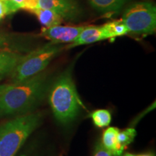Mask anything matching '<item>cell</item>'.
I'll use <instances>...</instances> for the list:
<instances>
[{"mask_svg":"<svg viewBox=\"0 0 156 156\" xmlns=\"http://www.w3.org/2000/svg\"><path fill=\"white\" fill-rule=\"evenodd\" d=\"M47 86V76L43 73L7 85L0 95V115L20 114L30 110L41 100Z\"/></svg>","mask_w":156,"mask_h":156,"instance_id":"cell-1","label":"cell"},{"mask_svg":"<svg viewBox=\"0 0 156 156\" xmlns=\"http://www.w3.org/2000/svg\"><path fill=\"white\" fill-rule=\"evenodd\" d=\"M49 103L58 122L67 123L73 120L83 106L75 83L69 73H64L50 89Z\"/></svg>","mask_w":156,"mask_h":156,"instance_id":"cell-2","label":"cell"},{"mask_svg":"<svg viewBox=\"0 0 156 156\" xmlns=\"http://www.w3.org/2000/svg\"><path fill=\"white\" fill-rule=\"evenodd\" d=\"M41 121L38 114L13 119L0 126V156H15Z\"/></svg>","mask_w":156,"mask_h":156,"instance_id":"cell-3","label":"cell"},{"mask_svg":"<svg viewBox=\"0 0 156 156\" xmlns=\"http://www.w3.org/2000/svg\"><path fill=\"white\" fill-rule=\"evenodd\" d=\"M59 44L51 42L21 56L11 73L13 83L25 80L42 73L51 59L62 49Z\"/></svg>","mask_w":156,"mask_h":156,"instance_id":"cell-4","label":"cell"},{"mask_svg":"<svg viewBox=\"0 0 156 156\" xmlns=\"http://www.w3.org/2000/svg\"><path fill=\"white\" fill-rule=\"evenodd\" d=\"M122 22L129 33L136 35H150L156 28V7L147 2H138L126 9Z\"/></svg>","mask_w":156,"mask_h":156,"instance_id":"cell-5","label":"cell"},{"mask_svg":"<svg viewBox=\"0 0 156 156\" xmlns=\"http://www.w3.org/2000/svg\"><path fill=\"white\" fill-rule=\"evenodd\" d=\"M84 28L83 26H62L58 25L41 29V35L54 44L73 43Z\"/></svg>","mask_w":156,"mask_h":156,"instance_id":"cell-6","label":"cell"},{"mask_svg":"<svg viewBox=\"0 0 156 156\" xmlns=\"http://www.w3.org/2000/svg\"><path fill=\"white\" fill-rule=\"evenodd\" d=\"M39 7L51 9L67 20L74 18L77 13L73 0H39Z\"/></svg>","mask_w":156,"mask_h":156,"instance_id":"cell-7","label":"cell"},{"mask_svg":"<svg viewBox=\"0 0 156 156\" xmlns=\"http://www.w3.org/2000/svg\"><path fill=\"white\" fill-rule=\"evenodd\" d=\"M105 39L108 38L103 26L84 27L77 38L69 45V48H73L80 45L93 44Z\"/></svg>","mask_w":156,"mask_h":156,"instance_id":"cell-8","label":"cell"},{"mask_svg":"<svg viewBox=\"0 0 156 156\" xmlns=\"http://www.w3.org/2000/svg\"><path fill=\"white\" fill-rule=\"evenodd\" d=\"M21 56L8 50H0V81L10 75Z\"/></svg>","mask_w":156,"mask_h":156,"instance_id":"cell-9","label":"cell"},{"mask_svg":"<svg viewBox=\"0 0 156 156\" xmlns=\"http://www.w3.org/2000/svg\"><path fill=\"white\" fill-rule=\"evenodd\" d=\"M119 129L116 127H108L103 133L102 145L106 149L110 151L112 155H120L122 152L120 151L117 142V134Z\"/></svg>","mask_w":156,"mask_h":156,"instance_id":"cell-10","label":"cell"},{"mask_svg":"<svg viewBox=\"0 0 156 156\" xmlns=\"http://www.w3.org/2000/svg\"><path fill=\"white\" fill-rule=\"evenodd\" d=\"M34 13L38 17L41 24L45 28L55 26L61 24L63 18L55 12L48 9H43L38 7L34 12Z\"/></svg>","mask_w":156,"mask_h":156,"instance_id":"cell-11","label":"cell"},{"mask_svg":"<svg viewBox=\"0 0 156 156\" xmlns=\"http://www.w3.org/2000/svg\"><path fill=\"white\" fill-rule=\"evenodd\" d=\"M90 5L101 12L108 13L120 10L126 0H88Z\"/></svg>","mask_w":156,"mask_h":156,"instance_id":"cell-12","label":"cell"},{"mask_svg":"<svg viewBox=\"0 0 156 156\" xmlns=\"http://www.w3.org/2000/svg\"><path fill=\"white\" fill-rule=\"evenodd\" d=\"M104 29L107 38H113L115 37L122 36L128 34V30L125 25L120 20H115L112 22L107 23L102 25Z\"/></svg>","mask_w":156,"mask_h":156,"instance_id":"cell-13","label":"cell"},{"mask_svg":"<svg viewBox=\"0 0 156 156\" xmlns=\"http://www.w3.org/2000/svg\"><path fill=\"white\" fill-rule=\"evenodd\" d=\"M136 134V130L133 128H127L123 131L119 132L117 134V142H118L120 151L122 153L126 146H128L133 141Z\"/></svg>","mask_w":156,"mask_h":156,"instance_id":"cell-14","label":"cell"},{"mask_svg":"<svg viewBox=\"0 0 156 156\" xmlns=\"http://www.w3.org/2000/svg\"><path fill=\"white\" fill-rule=\"evenodd\" d=\"M91 118L95 126L98 127H104L110 124L112 121V115L108 110L99 109L91 114Z\"/></svg>","mask_w":156,"mask_h":156,"instance_id":"cell-15","label":"cell"},{"mask_svg":"<svg viewBox=\"0 0 156 156\" xmlns=\"http://www.w3.org/2000/svg\"><path fill=\"white\" fill-rule=\"evenodd\" d=\"M39 7V0H25L24 2L21 5L20 9H25L31 12L37 9Z\"/></svg>","mask_w":156,"mask_h":156,"instance_id":"cell-16","label":"cell"},{"mask_svg":"<svg viewBox=\"0 0 156 156\" xmlns=\"http://www.w3.org/2000/svg\"><path fill=\"white\" fill-rule=\"evenodd\" d=\"M25 0H9L5 2L8 9V12H14L20 9L21 5L24 2Z\"/></svg>","mask_w":156,"mask_h":156,"instance_id":"cell-17","label":"cell"},{"mask_svg":"<svg viewBox=\"0 0 156 156\" xmlns=\"http://www.w3.org/2000/svg\"><path fill=\"white\" fill-rule=\"evenodd\" d=\"M94 156H112V154L101 144L97 146Z\"/></svg>","mask_w":156,"mask_h":156,"instance_id":"cell-18","label":"cell"},{"mask_svg":"<svg viewBox=\"0 0 156 156\" xmlns=\"http://www.w3.org/2000/svg\"><path fill=\"white\" fill-rule=\"evenodd\" d=\"M9 41L7 36L0 31V50H7L5 49V48L7 47Z\"/></svg>","mask_w":156,"mask_h":156,"instance_id":"cell-19","label":"cell"},{"mask_svg":"<svg viewBox=\"0 0 156 156\" xmlns=\"http://www.w3.org/2000/svg\"><path fill=\"white\" fill-rule=\"evenodd\" d=\"M8 13V9H7L6 4L0 0V20L5 17V15Z\"/></svg>","mask_w":156,"mask_h":156,"instance_id":"cell-20","label":"cell"},{"mask_svg":"<svg viewBox=\"0 0 156 156\" xmlns=\"http://www.w3.org/2000/svg\"><path fill=\"white\" fill-rule=\"evenodd\" d=\"M6 85H0V95H1V93H2V91L5 90V88L6 87Z\"/></svg>","mask_w":156,"mask_h":156,"instance_id":"cell-21","label":"cell"},{"mask_svg":"<svg viewBox=\"0 0 156 156\" xmlns=\"http://www.w3.org/2000/svg\"><path fill=\"white\" fill-rule=\"evenodd\" d=\"M124 156H135V155H132V154H130V153H126Z\"/></svg>","mask_w":156,"mask_h":156,"instance_id":"cell-22","label":"cell"},{"mask_svg":"<svg viewBox=\"0 0 156 156\" xmlns=\"http://www.w3.org/2000/svg\"><path fill=\"white\" fill-rule=\"evenodd\" d=\"M1 1H2V2H6L9 1V0H1Z\"/></svg>","mask_w":156,"mask_h":156,"instance_id":"cell-23","label":"cell"},{"mask_svg":"<svg viewBox=\"0 0 156 156\" xmlns=\"http://www.w3.org/2000/svg\"><path fill=\"white\" fill-rule=\"evenodd\" d=\"M138 156H150L148 155H138Z\"/></svg>","mask_w":156,"mask_h":156,"instance_id":"cell-24","label":"cell"}]
</instances>
